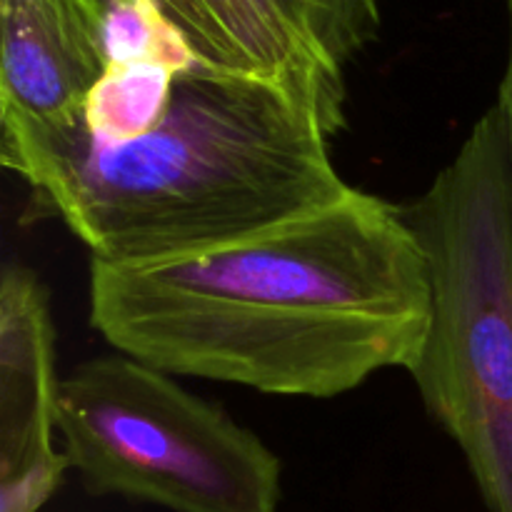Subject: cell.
Here are the masks:
<instances>
[{
	"mask_svg": "<svg viewBox=\"0 0 512 512\" xmlns=\"http://www.w3.org/2000/svg\"><path fill=\"white\" fill-rule=\"evenodd\" d=\"M433 318L408 210L350 185L233 243L155 263L90 260V325L170 375L338 398L410 370Z\"/></svg>",
	"mask_w": 512,
	"mask_h": 512,
	"instance_id": "obj_1",
	"label": "cell"
},
{
	"mask_svg": "<svg viewBox=\"0 0 512 512\" xmlns=\"http://www.w3.org/2000/svg\"><path fill=\"white\" fill-rule=\"evenodd\" d=\"M323 115L278 83L168 60L110 63L55 123L0 120V163L100 263L233 243L340 198Z\"/></svg>",
	"mask_w": 512,
	"mask_h": 512,
	"instance_id": "obj_2",
	"label": "cell"
},
{
	"mask_svg": "<svg viewBox=\"0 0 512 512\" xmlns=\"http://www.w3.org/2000/svg\"><path fill=\"white\" fill-rule=\"evenodd\" d=\"M405 210L433 280L428 338L408 373L488 510L512 512V173L495 105Z\"/></svg>",
	"mask_w": 512,
	"mask_h": 512,
	"instance_id": "obj_3",
	"label": "cell"
},
{
	"mask_svg": "<svg viewBox=\"0 0 512 512\" xmlns=\"http://www.w3.org/2000/svg\"><path fill=\"white\" fill-rule=\"evenodd\" d=\"M58 438L88 493L173 512H278L283 463L220 405L125 353L75 365Z\"/></svg>",
	"mask_w": 512,
	"mask_h": 512,
	"instance_id": "obj_4",
	"label": "cell"
},
{
	"mask_svg": "<svg viewBox=\"0 0 512 512\" xmlns=\"http://www.w3.org/2000/svg\"><path fill=\"white\" fill-rule=\"evenodd\" d=\"M380 20V0H180L178 33L203 68L283 85L338 135L345 68Z\"/></svg>",
	"mask_w": 512,
	"mask_h": 512,
	"instance_id": "obj_5",
	"label": "cell"
},
{
	"mask_svg": "<svg viewBox=\"0 0 512 512\" xmlns=\"http://www.w3.org/2000/svg\"><path fill=\"white\" fill-rule=\"evenodd\" d=\"M55 328L38 273L0 278V512H40L70 470L58 438Z\"/></svg>",
	"mask_w": 512,
	"mask_h": 512,
	"instance_id": "obj_6",
	"label": "cell"
},
{
	"mask_svg": "<svg viewBox=\"0 0 512 512\" xmlns=\"http://www.w3.org/2000/svg\"><path fill=\"white\" fill-rule=\"evenodd\" d=\"M108 65L105 0H0V120L70 118Z\"/></svg>",
	"mask_w": 512,
	"mask_h": 512,
	"instance_id": "obj_7",
	"label": "cell"
},
{
	"mask_svg": "<svg viewBox=\"0 0 512 512\" xmlns=\"http://www.w3.org/2000/svg\"><path fill=\"white\" fill-rule=\"evenodd\" d=\"M505 10H508V60H505V73L500 80L498 90V108L500 120H503L505 143H508V158H510V173H512V0H505Z\"/></svg>",
	"mask_w": 512,
	"mask_h": 512,
	"instance_id": "obj_8",
	"label": "cell"
}]
</instances>
